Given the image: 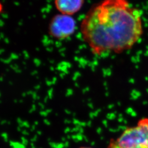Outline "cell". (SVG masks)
<instances>
[{
  "label": "cell",
  "mask_w": 148,
  "mask_h": 148,
  "mask_svg": "<svg viewBox=\"0 0 148 148\" xmlns=\"http://www.w3.org/2000/svg\"><path fill=\"white\" fill-rule=\"evenodd\" d=\"M90 148V147H81V148Z\"/></svg>",
  "instance_id": "8992f818"
},
{
  "label": "cell",
  "mask_w": 148,
  "mask_h": 148,
  "mask_svg": "<svg viewBox=\"0 0 148 148\" xmlns=\"http://www.w3.org/2000/svg\"><path fill=\"white\" fill-rule=\"evenodd\" d=\"M76 27V21L73 16L58 13L53 16L49 21L48 32L53 39L64 40L74 35Z\"/></svg>",
  "instance_id": "3957f363"
},
{
  "label": "cell",
  "mask_w": 148,
  "mask_h": 148,
  "mask_svg": "<svg viewBox=\"0 0 148 148\" xmlns=\"http://www.w3.org/2000/svg\"><path fill=\"white\" fill-rule=\"evenodd\" d=\"M108 148H148V118H142L136 125L125 129Z\"/></svg>",
  "instance_id": "7a4b0ae2"
},
{
  "label": "cell",
  "mask_w": 148,
  "mask_h": 148,
  "mask_svg": "<svg viewBox=\"0 0 148 148\" xmlns=\"http://www.w3.org/2000/svg\"><path fill=\"white\" fill-rule=\"evenodd\" d=\"M84 3L83 0H56L54 6L58 13L73 16L82 10Z\"/></svg>",
  "instance_id": "277c9868"
},
{
  "label": "cell",
  "mask_w": 148,
  "mask_h": 148,
  "mask_svg": "<svg viewBox=\"0 0 148 148\" xmlns=\"http://www.w3.org/2000/svg\"><path fill=\"white\" fill-rule=\"evenodd\" d=\"M3 11H4V6L3 3L1 2H0V16L2 14Z\"/></svg>",
  "instance_id": "5b68a950"
},
{
  "label": "cell",
  "mask_w": 148,
  "mask_h": 148,
  "mask_svg": "<svg viewBox=\"0 0 148 148\" xmlns=\"http://www.w3.org/2000/svg\"><path fill=\"white\" fill-rule=\"evenodd\" d=\"M80 32L93 54L123 53L143 35L142 13L127 1H104L90 8L81 23Z\"/></svg>",
  "instance_id": "6da1fadb"
}]
</instances>
